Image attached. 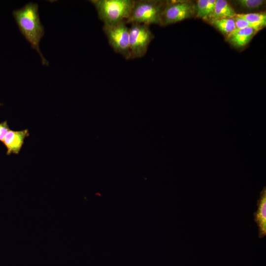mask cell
<instances>
[{"mask_svg": "<svg viewBox=\"0 0 266 266\" xmlns=\"http://www.w3.org/2000/svg\"><path fill=\"white\" fill-rule=\"evenodd\" d=\"M192 6L186 2H166L161 16V25L166 26L182 21L192 14Z\"/></svg>", "mask_w": 266, "mask_h": 266, "instance_id": "cell-6", "label": "cell"}, {"mask_svg": "<svg viewBox=\"0 0 266 266\" xmlns=\"http://www.w3.org/2000/svg\"><path fill=\"white\" fill-rule=\"evenodd\" d=\"M257 210L254 213V221L258 227V236L260 238L266 235V188L264 187L260 192L257 200Z\"/></svg>", "mask_w": 266, "mask_h": 266, "instance_id": "cell-8", "label": "cell"}, {"mask_svg": "<svg viewBox=\"0 0 266 266\" xmlns=\"http://www.w3.org/2000/svg\"><path fill=\"white\" fill-rule=\"evenodd\" d=\"M236 13L230 3L225 0H216L211 19L233 18Z\"/></svg>", "mask_w": 266, "mask_h": 266, "instance_id": "cell-10", "label": "cell"}, {"mask_svg": "<svg viewBox=\"0 0 266 266\" xmlns=\"http://www.w3.org/2000/svg\"><path fill=\"white\" fill-rule=\"evenodd\" d=\"M236 15L253 25L258 31L262 29L266 25L265 13L255 12L236 14Z\"/></svg>", "mask_w": 266, "mask_h": 266, "instance_id": "cell-12", "label": "cell"}, {"mask_svg": "<svg viewBox=\"0 0 266 266\" xmlns=\"http://www.w3.org/2000/svg\"><path fill=\"white\" fill-rule=\"evenodd\" d=\"M13 15L19 30L31 47L38 54L43 66H48V61L42 55L39 43L44 35V26L42 24L36 3L28 2L21 8L14 10Z\"/></svg>", "mask_w": 266, "mask_h": 266, "instance_id": "cell-1", "label": "cell"}, {"mask_svg": "<svg viewBox=\"0 0 266 266\" xmlns=\"http://www.w3.org/2000/svg\"><path fill=\"white\" fill-rule=\"evenodd\" d=\"M266 0H238L235 2L240 7L247 9H255L261 7Z\"/></svg>", "mask_w": 266, "mask_h": 266, "instance_id": "cell-14", "label": "cell"}, {"mask_svg": "<svg viewBox=\"0 0 266 266\" xmlns=\"http://www.w3.org/2000/svg\"><path fill=\"white\" fill-rule=\"evenodd\" d=\"M103 25L126 21L129 17L133 0H91Z\"/></svg>", "mask_w": 266, "mask_h": 266, "instance_id": "cell-2", "label": "cell"}, {"mask_svg": "<svg viewBox=\"0 0 266 266\" xmlns=\"http://www.w3.org/2000/svg\"><path fill=\"white\" fill-rule=\"evenodd\" d=\"M127 25L125 21L103 25L102 31L114 52L130 60L129 27Z\"/></svg>", "mask_w": 266, "mask_h": 266, "instance_id": "cell-4", "label": "cell"}, {"mask_svg": "<svg viewBox=\"0 0 266 266\" xmlns=\"http://www.w3.org/2000/svg\"><path fill=\"white\" fill-rule=\"evenodd\" d=\"M211 23L218 30L227 36L235 30L233 18L211 19Z\"/></svg>", "mask_w": 266, "mask_h": 266, "instance_id": "cell-13", "label": "cell"}, {"mask_svg": "<svg viewBox=\"0 0 266 266\" xmlns=\"http://www.w3.org/2000/svg\"><path fill=\"white\" fill-rule=\"evenodd\" d=\"M257 32L252 28L236 29L227 36L228 41L233 46L242 47L251 41Z\"/></svg>", "mask_w": 266, "mask_h": 266, "instance_id": "cell-9", "label": "cell"}, {"mask_svg": "<svg viewBox=\"0 0 266 266\" xmlns=\"http://www.w3.org/2000/svg\"><path fill=\"white\" fill-rule=\"evenodd\" d=\"M1 105V104L0 103V105Z\"/></svg>", "mask_w": 266, "mask_h": 266, "instance_id": "cell-17", "label": "cell"}, {"mask_svg": "<svg viewBox=\"0 0 266 266\" xmlns=\"http://www.w3.org/2000/svg\"><path fill=\"white\" fill-rule=\"evenodd\" d=\"M29 136L28 129L21 131L10 130L2 141L7 149L6 155L18 154L24 144L25 139Z\"/></svg>", "mask_w": 266, "mask_h": 266, "instance_id": "cell-7", "label": "cell"}, {"mask_svg": "<svg viewBox=\"0 0 266 266\" xmlns=\"http://www.w3.org/2000/svg\"><path fill=\"white\" fill-rule=\"evenodd\" d=\"M154 37L149 26L131 24L129 27L130 60L144 56Z\"/></svg>", "mask_w": 266, "mask_h": 266, "instance_id": "cell-5", "label": "cell"}, {"mask_svg": "<svg viewBox=\"0 0 266 266\" xmlns=\"http://www.w3.org/2000/svg\"><path fill=\"white\" fill-rule=\"evenodd\" d=\"M216 0H198L196 6V17L203 19L210 18L214 11Z\"/></svg>", "mask_w": 266, "mask_h": 266, "instance_id": "cell-11", "label": "cell"}, {"mask_svg": "<svg viewBox=\"0 0 266 266\" xmlns=\"http://www.w3.org/2000/svg\"><path fill=\"white\" fill-rule=\"evenodd\" d=\"M165 4L156 0H134L130 15L125 22L127 24L136 23L148 26L160 24Z\"/></svg>", "mask_w": 266, "mask_h": 266, "instance_id": "cell-3", "label": "cell"}, {"mask_svg": "<svg viewBox=\"0 0 266 266\" xmlns=\"http://www.w3.org/2000/svg\"><path fill=\"white\" fill-rule=\"evenodd\" d=\"M233 18L234 21L235 26V30L241 29H243V28H252L255 29L256 30L258 31L253 25L248 23L247 21H246L244 19L237 16L236 15H235Z\"/></svg>", "mask_w": 266, "mask_h": 266, "instance_id": "cell-15", "label": "cell"}, {"mask_svg": "<svg viewBox=\"0 0 266 266\" xmlns=\"http://www.w3.org/2000/svg\"><path fill=\"white\" fill-rule=\"evenodd\" d=\"M10 130L6 121L0 123V141H3L5 136Z\"/></svg>", "mask_w": 266, "mask_h": 266, "instance_id": "cell-16", "label": "cell"}]
</instances>
